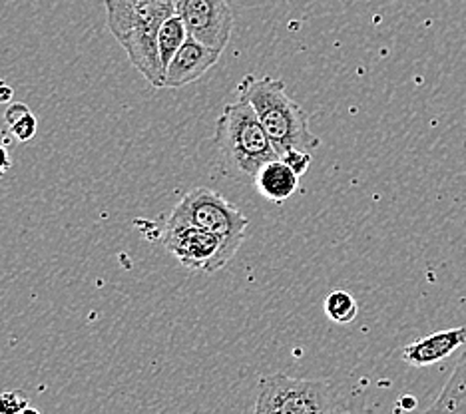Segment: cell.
I'll return each mask as SVG.
<instances>
[{
    "label": "cell",
    "mask_w": 466,
    "mask_h": 414,
    "mask_svg": "<svg viewBox=\"0 0 466 414\" xmlns=\"http://www.w3.org/2000/svg\"><path fill=\"white\" fill-rule=\"evenodd\" d=\"M239 98L248 100L266 127L275 150H315L321 140L309 130V114L291 100L285 90V82L278 78H258L248 74L238 86Z\"/></svg>",
    "instance_id": "6da1fadb"
},
{
    "label": "cell",
    "mask_w": 466,
    "mask_h": 414,
    "mask_svg": "<svg viewBox=\"0 0 466 414\" xmlns=\"http://www.w3.org/2000/svg\"><path fill=\"white\" fill-rule=\"evenodd\" d=\"M214 140L221 156L246 176L256 177L263 166L279 157L258 112L243 98L219 114Z\"/></svg>",
    "instance_id": "7a4b0ae2"
},
{
    "label": "cell",
    "mask_w": 466,
    "mask_h": 414,
    "mask_svg": "<svg viewBox=\"0 0 466 414\" xmlns=\"http://www.w3.org/2000/svg\"><path fill=\"white\" fill-rule=\"evenodd\" d=\"M253 410L258 414H331L345 412L347 407L331 382L269 375L259 380Z\"/></svg>",
    "instance_id": "3957f363"
},
{
    "label": "cell",
    "mask_w": 466,
    "mask_h": 414,
    "mask_svg": "<svg viewBox=\"0 0 466 414\" xmlns=\"http://www.w3.org/2000/svg\"><path fill=\"white\" fill-rule=\"evenodd\" d=\"M162 246L189 271L216 273L224 269L239 251L246 236H224L194 226L166 223L160 233Z\"/></svg>",
    "instance_id": "277c9868"
},
{
    "label": "cell",
    "mask_w": 466,
    "mask_h": 414,
    "mask_svg": "<svg viewBox=\"0 0 466 414\" xmlns=\"http://www.w3.org/2000/svg\"><path fill=\"white\" fill-rule=\"evenodd\" d=\"M166 223L172 226H194L224 236H246L249 219L241 209L209 187L189 189L174 206Z\"/></svg>",
    "instance_id": "5b68a950"
},
{
    "label": "cell",
    "mask_w": 466,
    "mask_h": 414,
    "mask_svg": "<svg viewBox=\"0 0 466 414\" xmlns=\"http://www.w3.org/2000/svg\"><path fill=\"white\" fill-rule=\"evenodd\" d=\"M176 15L187 35L224 52L233 32V13L228 0H176Z\"/></svg>",
    "instance_id": "8992f818"
},
{
    "label": "cell",
    "mask_w": 466,
    "mask_h": 414,
    "mask_svg": "<svg viewBox=\"0 0 466 414\" xmlns=\"http://www.w3.org/2000/svg\"><path fill=\"white\" fill-rule=\"evenodd\" d=\"M221 50L187 36L164 74V88H184L199 80L219 60Z\"/></svg>",
    "instance_id": "52a82bcc"
},
{
    "label": "cell",
    "mask_w": 466,
    "mask_h": 414,
    "mask_svg": "<svg viewBox=\"0 0 466 414\" xmlns=\"http://www.w3.org/2000/svg\"><path fill=\"white\" fill-rule=\"evenodd\" d=\"M466 345V327H454L447 331L431 333L402 348V360L412 367H431L451 357L454 350Z\"/></svg>",
    "instance_id": "ba28073f"
},
{
    "label": "cell",
    "mask_w": 466,
    "mask_h": 414,
    "mask_svg": "<svg viewBox=\"0 0 466 414\" xmlns=\"http://www.w3.org/2000/svg\"><path fill=\"white\" fill-rule=\"evenodd\" d=\"M256 186L263 197L273 201V204H283L298 191L299 176L281 157H278L271 159L256 174Z\"/></svg>",
    "instance_id": "9c48e42d"
},
{
    "label": "cell",
    "mask_w": 466,
    "mask_h": 414,
    "mask_svg": "<svg viewBox=\"0 0 466 414\" xmlns=\"http://www.w3.org/2000/svg\"><path fill=\"white\" fill-rule=\"evenodd\" d=\"M429 412L466 414V350L454 367L447 385L442 387L441 395L429 407Z\"/></svg>",
    "instance_id": "30bf717a"
},
{
    "label": "cell",
    "mask_w": 466,
    "mask_h": 414,
    "mask_svg": "<svg viewBox=\"0 0 466 414\" xmlns=\"http://www.w3.org/2000/svg\"><path fill=\"white\" fill-rule=\"evenodd\" d=\"M187 28L184 25V20L179 18L176 13L169 15L164 25L157 32V55H160V62H162V68L166 74L167 64L172 62L176 52L182 48L184 42L187 40Z\"/></svg>",
    "instance_id": "8fae6325"
},
{
    "label": "cell",
    "mask_w": 466,
    "mask_h": 414,
    "mask_svg": "<svg viewBox=\"0 0 466 414\" xmlns=\"http://www.w3.org/2000/svg\"><path fill=\"white\" fill-rule=\"evenodd\" d=\"M325 313L333 323L347 325V323L355 321V317L359 313V305H357L355 297L351 293L333 291L325 299Z\"/></svg>",
    "instance_id": "7c38bea8"
},
{
    "label": "cell",
    "mask_w": 466,
    "mask_h": 414,
    "mask_svg": "<svg viewBox=\"0 0 466 414\" xmlns=\"http://www.w3.org/2000/svg\"><path fill=\"white\" fill-rule=\"evenodd\" d=\"M36 414L38 410L30 407V399L23 390H6L0 395V414Z\"/></svg>",
    "instance_id": "4fadbf2b"
},
{
    "label": "cell",
    "mask_w": 466,
    "mask_h": 414,
    "mask_svg": "<svg viewBox=\"0 0 466 414\" xmlns=\"http://www.w3.org/2000/svg\"><path fill=\"white\" fill-rule=\"evenodd\" d=\"M8 127H10V132H13V136L16 137L18 142L26 144V142H30V140H33V137L36 136L38 122H36V118H35V114L28 112L26 116H23V118L16 120L15 124H10Z\"/></svg>",
    "instance_id": "5bb4252c"
},
{
    "label": "cell",
    "mask_w": 466,
    "mask_h": 414,
    "mask_svg": "<svg viewBox=\"0 0 466 414\" xmlns=\"http://www.w3.org/2000/svg\"><path fill=\"white\" fill-rule=\"evenodd\" d=\"M279 157H281L283 162L288 164L299 177H301V176L307 172V169H309V166H311V156H309V152H307V150H298V147H293V150L283 152Z\"/></svg>",
    "instance_id": "9a60e30c"
},
{
    "label": "cell",
    "mask_w": 466,
    "mask_h": 414,
    "mask_svg": "<svg viewBox=\"0 0 466 414\" xmlns=\"http://www.w3.org/2000/svg\"><path fill=\"white\" fill-rule=\"evenodd\" d=\"M28 112H30V108H28L26 104H23V102L8 104V108H6V112H5V122H6V126L15 124L16 120L23 118V116H26Z\"/></svg>",
    "instance_id": "2e32d148"
},
{
    "label": "cell",
    "mask_w": 466,
    "mask_h": 414,
    "mask_svg": "<svg viewBox=\"0 0 466 414\" xmlns=\"http://www.w3.org/2000/svg\"><path fill=\"white\" fill-rule=\"evenodd\" d=\"M156 3H167V0H104V5H112V6H140V5H156Z\"/></svg>",
    "instance_id": "e0dca14e"
},
{
    "label": "cell",
    "mask_w": 466,
    "mask_h": 414,
    "mask_svg": "<svg viewBox=\"0 0 466 414\" xmlns=\"http://www.w3.org/2000/svg\"><path fill=\"white\" fill-rule=\"evenodd\" d=\"M10 167H13V162H10L8 150H6L3 144H0V177H3L8 172Z\"/></svg>",
    "instance_id": "ac0fdd59"
},
{
    "label": "cell",
    "mask_w": 466,
    "mask_h": 414,
    "mask_svg": "<svg viewBox=\"0 0 466 414\" xmlns=\"http://www.w3.org/2000/svg\"><path fill=\"white\" fill-rule=\"evenodd\" d=\"M399 409H402V410H415L417 409V399L410 397V395L400 397L399 399Z\"/></svg>",
    "instance_id": "d6986e66"
},
{
    "label": "cell",
    "mask_w": 466,
    "mask_h": 414,
    "mask_svg": "<svg viewBox=\"0 0 466 414\" xmlns=\"http://www.w3.org/2000/svg\"><path fill=\"white\" fill-rule=\"evenodd\" d=\"M10 100H13V88L0 80V104H8Z\"/></svg>",
    "instance_id": "ffe728a7"
}]
</instances>
